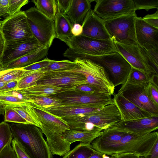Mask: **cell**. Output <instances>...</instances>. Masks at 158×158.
<instances>
[{"instance_id": "obj_1", "label": "cell", "mask_w": 158, "mask_h": 158, "mask_svg": "<svg viewBox=\"0 0 158 158\" xmlns=\"http://www.w3.org/2000/svg\"><path fill=\"white\" fill-rule=\"evenodd\" d=\"M28 112L46 136L52 155L64 156L70 150L71 144L63 137V133L70 128L65 121L44 108L32 103L27 106Z\"/></svg>"}, {"instance_id": "obj_2", "label": "cell", "mask_w": 158, "mask_h": 158, "mask_svg": "<svg viewBox=\"0 0 158 158\" xmlns=\"http://www.w3.org/2000/svg\"><path fill=\"white\" fill-rule=\"evenodd\" d=\"M62 118L71 129L97 132L107 129L122 120L119 111L114 104L106 105L92 113Z\"/></svg>"}, {"instance_id": "obj_3", "label": "cell", "mask_w": 158, "mask_h": 158, "mask_svg": "<svg viewBox=\"0 0 158 158\" xmlns=\"http://www.w3.org/2000/svg\"><path fill=\"white\" fill-rule=\"evenodd\" d=\"M158 140V132L155 131L143 135L126 133L118 142L94 149L101 154L117 157L128 154L145 157L151 152Z\"/></svg>"}, {"instance_id": "obj_4", "label": "cell", "mask_w": 158, "mask_h": 158, "mask_svg": "<svg viewBox=\"0 0 158 158\" xmlns=\"http://www.w3.org/2000/svg\"><path fill=\"white\" fill-rule=\"evenodd\" d=\"M12 137L20 143L30 158H52L41 129L30 124H10Z\"/></svg>"}, {"instance_id": "obj_5", "label": "cell", "mask_w": 158, "mask_h": 158, "mask_svg": "<svg viewBox=\"0 0 158 158\" xmlns=\"http://www.w3.org/2000/svg\"><path fill=\"white\" fill-rule=\"evenodd\" d=\"M70 47L65 51L63 56L74 61L78 59H87L94 56L106 55L116 52L112 40H99L82 35L73 36Z\"/></svg>"}, {"instance_id": "obj_6", "label": "cell", "mask_w": 158, "mask_h": 158, "mask_svg": "<svg viewBox=\"0 0 158 158\" xmlns=\"http://www.w3.org/2000/svg\"><path fill=\"white\" fill-rule=\"evenodd\" d=\"M73 61L76 63L75 66L67 71L83 75L85 78V84L95 87L104 94H114L115 87L102 66L89 60L77 59Z\"/></svg>"}, {"instance_id": "obj_7", "label": "cell", "mask_w": 158, "mask_h": 158, "mask_svg": "<svg viewBox=\"0 0 158 158\" xmlns=\"http://www.w3.org/2000/svg\"><path fill=\"white\" fill-rule=\"evenodd\" d=\"M24 12L33 36L43 46L49 48L56 38L54 20L47 17L35 7Z\"/></svg>"}, {"instance_id": "obj_8", "label": "cell", "mask_w": 158, "mask_h": 158, "mask_svg": "<svg viewBox=\"0 0 158 158\" xmlns=\"http://www.w3.org/2000/svg\"><path fill=\"white\" fill-rule=\"evenodd\" d=\"M97 63L105 69L115 87L126 81L131 68V65L119 53L94 56L87 59Z\"/></svg>"}, {"instance_id": "obj_9", "label": "cell", "mask_w": 158, "mask_h": 158, "mask_svg": "<svg viewBox=\"0 0 158 158\" xmlns=\"http://www.w3.org/2000/svg\"><path fill=\"white\" fill-rule=\"evenodd\" d=\"M136 14L103 20L111 39L127 45H138L135 32Z\"/></svg>"}, {"instance_id": "obj_10", "label": "cell", "mask_w": 158, "mask_h": 158, "mask_svg": "<svg viewBox=\"0 0 158 158\" xmlns=\"http://www.w3.org/2000/svg\"><path fill=\"white\" fill-rule=\"evenodd\" d=\"M0 30L7 44L33 37L24 11L7 16L1 22Z\"/></svg>"}, {"instance_id": "obj_11", "label": "cell", "mask_w": 158, "mask_h": 158, "mask_svg": "<svg viewBox=\"0 0 158 158\" xmlns=\"http://www.w3.org/2000/svg\"><path fill=\"white\" fill-rule=\"evenodd\" d=\"M52 96L62 100L61 105L81 104L102 107L114 104L111 95L103 93H85L72 89Z\"/></svg>"}, {"instance_id": "obj_12", "label": "cell", "mask_w": 158, "mask_h": 158, "mask_svg": "<svg viewBox=\"0 0 158 158\" xmlns=\"http://www.w3.org/2000/svg\"><path fill=\"white\" fill-rule=\"evenodd\" d=\"M93 11L103 20L136 14L133 0H97Z\"/></svg>"}, {"instance_id": "obj_13", "label": "cell", "mask_w": 158, "mask_h": 158, "mask_svg": "<svg viewBox=\"0 0 158 158\" xmlns=\"http://www.w3.org/2000/svg\"><path fill=\"white\" fill-rule=\"evenodd\" d=\"M117 52L120 54L131 67L150 75L158 76V72L150 64L138 45H129L120 43L111 38Z\"/></svg>"}, {"instance_id": "obj_14", "label": "cell", "mask_w": 158, "mask_h": 158, "mask_svg": "<svg viewBox=\"0 0 158 158\" xmlns=\"http://www.w3.org/2000/svg\"><path fill=\"white\" fill-rule=\"evenodd\" d=\"M145 86L125 83L122 85L118 93L122 94L140 109L153 116H158V106L147 96Z\"/></svg>"}, {"instance_id": "obj_15", "label": "cell", "mask_w": 158, "mask_h": 158, "mask_svg": "<svg viewBox=\"0 0 158 158\" xmlns=\"http://www.w3.org/2000/svg\"><path fill=\"white\" fill-rule=\"evenodd\" d=\"M85 82V77L81 74L67 70H60L44 73L43 76L37 84H49L72 89Z\"/></svg>"}, {"instance_id": "obj_16", "label": "cell", "mask_w": 158, "mask_h": 158, "mask_svg": "<svg viewBox=\"0 0 158 158\" xmlns=\"http://www.w3.org/2000/svg\"><path fill=\"white\" fill-rule=\"evenodd\" d=\"M43 47L34 36L18 42L6 43L0 63L4 68L13 61Z\"/></svg>"}, {"instance_id": "obj_17", "label": "cell", "mask_w": 158, "mask_h": 158, "mask_svg": "<svg viewBox=\"0 0 158 158\" xmlns=\"http://www.w3.org/2000/svg\"><path fill=\"white\" fill-rule=\"evenodd\" d=\"M111 127L133 135H143L157 130L158 116H152L127 121L121 120Z\"/></svg>"}, {"instance_id": "obj_18", "label": "cell", "mask_w": 158, "mask_h": 158, "mask_svg": "<svg viewBox=\"0 0 158 158\" xmlns=\"http://www.w3.org/2000/svg\"><path fill=\"white\" fill-rule=\"evenodd\" d=\"M135 29L138 45L147 50H158V28L147 23L142 18L137 17Z\"/></svg>"}, {"instance_id": "obj_19", "label": "cell", "mask_w": 158, "mask_h": 158, "mask_svg": "<svg viewBox=\"0 0 158 158\" xmlns=\"http://www.w3.org/2000/svg\"><path fill=\"white\" fill-rule=\"evenodd\" d=\"M81 35L99 40L111 39L105 26L103 20L91 9L85 17L82 24Z\"/></svg>"}, {"instance_id": "obj_20", "label": "cell", "mask_w": 158, "mask_h": 158, "mask_svg": "<svg viewBox=\"0 0 158 158\" xmlns=\"http://www.w3.org/2000/svg\"><path fill=\"white\" fill-rule=\"evenodd\" d=\"M113 95L114 104L119 111L122 121H127L154 116L139 108L122 94L117 93Z\"/></svg>"}, {"instance_id": "obj_21", "label": "cell", "mask_w": 158, "mask_h": 158, "mask_svg": "<svg viewBox=\"0 0 158 158\" xmlns=\"http://www.w3.org/2000/svg\"><path fill=\"white\" fill-rule=\"evenodd\" d=\"M103 107L81 104H65L52 107L46 110L56 116L62 118L92 113L100 110Z\"/></svg>"}, {"instance_id": "obj_22", "label": "cell", "mask_w": 158, "mask_h": 158, "mask_svg": "<svg viewBox=\"0 0 158 158\" xmlns=\"http://www.w3.org/2000/svg\"><path fill=\"white\" fill-rule=\"evenodd\" d=\"M94 0H72L70 6L66 15L73 25H82L84 20L91 9V3Z\"/></svg>"}, {"instance_id": "obj_23", "label": "cell", "mask_w": 158, "mask_h": 158, "mask_svg": "<svg viewBox=\"0 0 158 158\" xmlns=\"http://www.w3.org/2000/svg\"><path fill=\"white\" fill-rule=\"evenodd\" d=\"M56 38L64 42L69 48L73 35L71 32L73 26L68 17L57 12L54 20Z\"/></svg>"}, {"instance_id": "obj_24", "label": "cell", "mask_w": 158, "mask_h": 158, "mask_svg": "<svg viewBox=\"0 0 158 158\" xmlns=\"http://www.w3.org/2000/svg\"><path fill=\"white\" fill-rule=\"evenodd\" d=\"M49 48L43 47L35 52L25 55L10 63L6 69L22 68L40 61L48 54Z\"/></svg>"}, {"instance_id": "obj_25", "label": "cell", "mask_w": 158, "mask_h": 158, "mask_svg": "<svg viewBox=\"0 0 158 158\" xmlns=\"http://www.w3.org/2000/svg\"><path fill=\"white\" fill-rule=\"evenodd\" d=\"M70 89H72L49 84H37L32 86L17 91L23 94L32 97L52 96Z\"/></svg>"}, {"instance_id": "obj_26", "label": "cell", "mask_w": 158, "mask_h": 158, "mask_svg": "<svg viewBox=\"0 0 158 158\" xmlns=\"http://www.w3.org/2000/svg\"><path fill=\"white\" fill-rule=\"evenodd\" d=\"M31 97L16 90L0 94V103L4 106L13 107L32 103Z\"/></svg>"}, {"instance_id": "obj_27", "label": "cell", "mask_w": 158, "mask_h": 158, "mask_svg": "<svg viewBox=\"0 0 158 158\" xmlns=\"http://www.w3.org/2000/svg\"><path fill=\"white\" fill-rule=\"evenodd\" d=\"M126 133L110 127L102 131L101 135L91 143L94 149L99 147L114 144L119 142Z\"/></svg>"}, {"instance_id": "obj_28", "label": "cell", "mask_w": 158, "mask_h": 158, "mask_svg": "<svg viewBox=\"0 0 158 158\" xmlns=\"http://www.w3.org/2000/svg\"><path fill=\"white\" fill-rule=\"evenodd\" d=\"M102 131L96 132L70 129L65 131L63 136L65 140L70 144L78 141L80 143L90 145L95 138L101 135Z\"/></svg>"}, {"instance_id": "obj_29", "label": "cell", "mask_w": 158, "mask_h": 158, "mask_svg": "<svg viewBox=\"0 0 158 158\" xmlns=\"http://www.w3.org/2000/svg\"><path fill=\"white\" fill-rule=\"evenodd\" d=\"M44 75V73L40 70L25 71L24 76L18 81L16 90L23 89L36 85Z\"/></svg>"}, {"instance_id": "obj_30", "label": "cell", "mask_w": 158, "mask_h": 158, "mask_svg": "<svg viewBox=\"0 0 158 158\" xmlns=\"http://www.w3.org/2000/svg\"><path fill=\"white\" fill-rule=\"evenodd\" d=\"M35 8L48 18L54 20L57 12L55 0H33Z\"/></svg>"}, {"instance_id": "obj_31", "label": "cell", "mask_w": 158, "mask_h": 158, "mask_svg": "<svg viewBox=\"0 0 158 158\" xmlns=\"http://www.w3.org/2000/svg\"><path fill=\"white\" fill-rule=\"evenodd\" d=\"M95 151L91 144L80 143L65 154L63 158H89Z\"/></svg>"}, {"instance_id": "obj_32", "label": "cell", "mask_w": 158, "mask_h": 158, "mask_svg": "<svg viewBox=\"0 0 158 158\" xmlns=\"http://www.w3.org/2000/svg\"><path fill=\"white\" fill-rule=\"evenodd\" d=\"M151 75L132 67L125 83L134 85L145 86L150 81L152 75Z\"/></svg>"}, {"instance_id": "obj_33", "label": "cell", "mask_w": 158, "mask_h": 158, "mask_svg": "<svg viewBox=\"0 0 158 158\" xmlns=\"http://www.w3.org/2000/svg\"><path fill=\"white\" fill-rule=\"evenodd\" d=\"M33 99L32 103L46 110L61 105L60 99L52 96L31 97Z\"/></svg>"}, {"instance_id": "obj_34", "label": "cell", "mask_w": 158, "mask_h": 158, "mask_svg": "<svg viewBox=\"0 0 158 158\" xmlns=\"http://www.w3.org/2000/svg\"><path fill=\"white\" fill-rule=\"evenodd\" d=\"M76 65L75 62L69 60L60 61L52 60L50 63L46 67L40 69L43 73L60 70L71 69Z\"/></svg>"}, {"instance_id": "obj_35", "label": "cell", "mask_w": 158, "mask_h": 158, "mask_svg": "<svg viewBox=\"0 0 158 158\" xmlns=\"http://www.w3.org/2000/svg\"><path fill=\"white\" fill-rule=\"evenodd\" d=\"M23 68L5 69L0 71V81L5 83L19 81L24 75Z\"/></svg>"}, {"instance_id": "obj_36", "label": "cell", "mask_w": 158, "mask_h": 158, "mask_svg": "<svg viewBox=\"0 0 158 158\" xmlns=\"http://www.w3.org/2000/svg\"><path fill=\"white\" fill-rule=\"evenodd\" d=\"M12 138L9 124L4 121L0 123V154L7 145L11 143Z\"/></svg>"}, {"instance_id": "obj_37", "label": "cell", "mask_w": 158, "mask_h": 158, "mask_svg": "<svg viewBox=\"0 0 158 158\" xmlns=\"http://www.w3.org/2000/svg\"><path fill=\"white\" fill-rule=\"evenodd\" d=\"M155 77L158 76L152 75L149 83L145 86L146 94L151 101L158 106V86L157 83L154 81Z\"/></svg>"}, {"instance_id": "obj_38", "label": "cell", "mask_w": 158, "mask_h": 158, "mask_svg": "<svg viewBox=\"0 0 158 158\" xmlns=\"http://www.w3.org/2000/svg\"><path fill=\"white\" fill-rule=\"evenodd\" d=\"M5 118L4 121L12 123L29 124L14 108L5 107Z\"/></svg>"}, {"instance_id": "obj_39", "label": "cell", "mask_w": 158, "mask_h": 158, "mask_svg": "<svg viewBox=\"0 0 158 158\" xmlns=\"http://www.w3.org/2000/svg\"><path fill=\"white\" fill-rule=\"evenodd\" d=\"M136 10L158 8V0H133Z\"/></svg>"}, {"instance_id": "obj_40", "label": "cell", "mask_w": 158, "mask_h": 158, "mask_svg": "<svg viewBox=\"0 0 158 158\" xmlns=\"http://www.w3.org/2000/svg\"><path fill=\"white\" fill-rule=\"evenodd\" d=\"M138 46L149 63L158 72V50H147Z\"/></svg>"}, {"instance_id": "obj_41", "label": "cell", "mask_w": 158, "mask_h": 158, "mask_svg": "<svg viewBox=\"0 0 158 158\" xmlns=\"http://www.w3.org/2000/svg\"><path fill=\"white\" fill-rule=\"evenodd\" d=\"M28 2V0H9L7 12L8 16L14 15L19 12L21 8Z\"/></svg>"}, {"instance_id": "obj_42", "label": "cell", "mask_w": 158, "mask_h": 158, "mask_svg": "<svg viewBox=\"0 0 158 158\" xmlns=\"http://www.w3.org/2000/svg\"><path fill=\"white\" fill-rule=\"evenodd\" d=\"M28 104L11 107L14 108L23 118L27 121L29 124L35 125L38 127L37 125L28 112L27 107V106Z\"/></svg>"}, {"instance_id": "obj_43", "label": "cell", "mask_w": 158, "mask_h": 158, "mask_svg": "<svg viewBox=\"0 0 158 158\" xmlns=\"http://www.w3.org/2000/svg\"><path fill=\"white\" fill-rule=\"evenodd\" d=\"M52 61V60L46 57L41 60L22 68L25 71H35L40 70L47 67L50 63Z\"/></svg>"}, {"instance_id": "obj_44", "label": "cell", "mask_w": 158, "mask_h": 158, "mask_svg": "<svg viewBox=\"0 0 158 158\" xmlns=\"http://www.w3.org/2000/svg\"><path fill=\"white\" fill-rule=\"evenodd\" d=\"M72 89L75 91L85 93H100L104 94L95 87L85 83L77 85Z\"/></svg>"}, {"instance_id": "obj_45", "label": "cell", "mask_w": 158, "mask_h": 158, "mask_svg": "<svg viewBox=\"0 0 158 158\" xmlns=\"http://www.w3.org/2000/svg\"><path fill=\"white\" fill-rule=\"evenodd\" d=\"M11 145L18 158H30L21 144L16 139H12Z\"/></svg>"}, {"instance_id": "obj_46", "label": "cell", "mask_w": 158, "mask_h": 158, "mask_svg": "<svg viewBox=\"0 0 158 158\" xmlns=\"http://www.w3.org/2000/svg\"><path fill=\"white\" fill-rule=\"evenodd\" d=\"M72 0H57L56 1L57 12L66 15L69 9Z\"/></svg>"}, {"instance_id": "obj_47", "label": "cell", "mask_w": 158, "mask_h": 158, "mask_svg": "<svg viewBox=\"0 0 158 158\" xmlns=\"http://www.w3.org/2000/svg\"><path fill=\"white\" fill-rule=\"evenodd\" d=\"M147 23L152 26L158 28V11L151 14H148L142 18Z\"/></svg>"}, {"instance_id": "obj_48", "label": "cell", "mask_w": 158, "mask_h": 158, "mask_svg": "<svg viewBox=\"0 0 158 158\" xmlns=\"http://www.w3.org/2000/svg\"><path fill=\"white\" fill-rule=\"evenodd\" d=\"M11 144H9L3 149L0 154V158H18Z\"/></svg>"}, {"instance_id": "obj_49", "label": "cell", "mask_w": 158, "mask_h": 158, "mask_svg": "<svg viewBox=\"0 0 158 158\" xmlns=\"http://www.w3.org/2000/svg\"><path fill=\"white\" fill-rule=\"evenodd\" d=\"M18 81H14L6 83L0 88V94L16 90Z\"/></svg>"}, {"instance_id": "obj_50", "label": "cell", "mask_w": 158, "mask_h": 158, "mask_svg": "<svg viewBox=\"0 0 158 158\" xmlns=\"http://www.w3.org/2000/svg\"><path fill=\"white\" fill-rule=\"evenodd\" d=\"M9 0H0V18L7 15Z\"/></svg>"}, {"instance_id": "obj_51", "label": "cell", "mask_w": 158, "mask_h": 158, "mask_svg": "<svg viewBox=\"0 0 158 158\" xmlns=\"http://www.w3.org/2000/svg\"><path fill=\"white\" fill-rule=\"evenodd\" d=\"M83 32V28L82 25L75 23L73 25L71 30V32L73 36H78L81 35Z\"/></svg>"}, {"instance_id": "obj_52", "label": "cell", "mask_w": 158, "mask_h": 158, "mask_svg": "<svg viewBox=\"0 0 158 158\" xmlns=\"http://www.w3.org/2000/svg\"><path fill=\"white\" fill-rule=\"evenodd\" d=\"M143 158H158V140L155 143L150 153Z\"/></svg>"}, {"instance_id": "obj_53", "label": "cell", "mask_w": 158, "mask_h": 158, "mask_svg": "<svg viewBox=\"0 0 158 158\" xmlns=\"http://www.w3.org/2000/svg\"><path fill=\"white\" fill-rule=\"evenodd\" d=\"M6 44V42L0 30V61L1 59Z\"/></svg>"}, {"instance_id": "obj_54", "label": "cell", "mask_w": 158, "mask_h": 158, "mask_svg": "<svg viewBox=\"0 0 158 158\" xmlns=\"http://www.w3.org/2000/svg\"><path fill=\"white\" fill-rule=\"evenodd\" d=\"M113 157L114 158H143L144 156H139L134 154H128L117 157Z\"/></svg>"}, {"instance_id": "obj_55", "label": "cell", "mask_w": 158, "mask_h": 158, "mask_svg": "<svg viewBox=\"0 0 158 158\" xmlns=\"http://www.w3.org/2000/svg\"><path fill=\"white\" fill-rule=\"evenodd\" d=\"M89 158H102V154L96 151Z\"/></svg>"}, {"instance_id": "obj_56", "label": "cell", "mask_w": 158, "mask_h": 158, "mask_svg": "<svg viewBox=\"0 0 158 158\" xmlns=\"http://www.w3.org/2000/svg\"><path fill=\"white\" fill-rule=\"evenodd\" d=\"M5 113V107L0 103V115L4 114Z\"/></svg>"}, {"instance_id": "obj_57", "label": "cell", "mask_w": 158, "mask_h": 158, "mask_svg": "<svg viewBox=\"0 0 158 158\" xmlns=\"http://www.w3.org/2000/svg\"><path fill=\"white\" fill-rule=\"evenodd\" d=\"M102 158H114L113 157H110L105 154H102Z\"/></svg>"}, {"instance_id": "obj_58", "label": "cell", "mask_w": 158, "mask_h": 158, "mask_svg": "<svg viewBox=\"0 0 158 158\" xmlns=\"http://www.w3.org/2000/svg\"><path fill=\"white\" fill-rule=\"evenodd\" d=\"M5 69H5V68H3V66H2V65L0 63V71H1L3 70H4Z\"/></svg>"}, {"instance_id": "obj_59", "label": "cell", "mask_w": 158, "mask_h": 158, "mask_svg": "<svg viewBox=\"0 0 158 158\" xmlns=\"http://www.w3.org/2000/svg\"><path fill=\"white\" fill-rule=\"evenodd\" d=\"M1 22H2V21H0V27H1Z\"/></svg>"}]
</instances>
